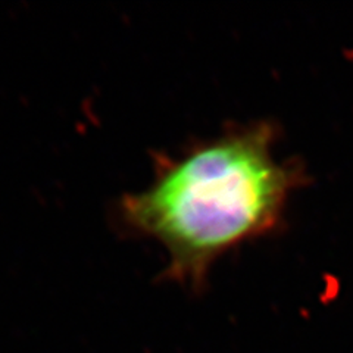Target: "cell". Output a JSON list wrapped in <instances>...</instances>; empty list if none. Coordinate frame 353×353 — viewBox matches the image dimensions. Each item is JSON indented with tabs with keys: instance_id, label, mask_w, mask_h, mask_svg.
<instances>
[{
	"instance_id": "cell-1",
	"label": "cell",
	"mask_w": 353,
	"mask_h": 353,
	"mask_svg": "<svg viewBox=\"0 0 353 353\" xmlns=\"http://www.w3.org/2000/svg\"><path fill=\"white\" fill-rule=\"evenodd\" d=\"M279 134L272 121H253L179 154L157 153L152 183L121 197V227L167 250L165 280L201 293L221 258L281 230L309 175L303 163L277 158Z\"/></svg>"
}]
</instances>
